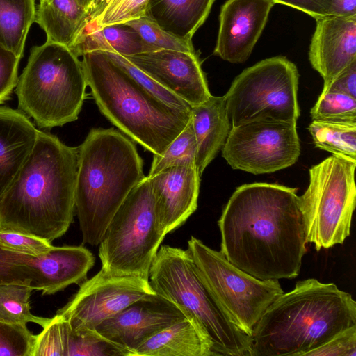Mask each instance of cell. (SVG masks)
<instances>
[{"instance_id": "obj_28", "label": "cell", "mask_w": 356, "mask_h": 356, "mask_svg": "<svg viewBox=\"0 0 356 356\" xmlns=\"http://www.w3.org/2000/svg\"><path fill=\"white\" fill-rule=\"evenodd\" d=\"M33 288L24 284H0V321L27 325L33 323L43 327L50 318L31 314L30 296Z\"/></svg>"}, {"instance_id": "obj_37", "label": "cell", "mask_w": 356, "mask_h": 356, "mask_svg": "<svg viewBox=\"0 0 356 356\" xmlns=\"http://www.w3.org/2000/svg\"><path fill=\"white\" fill-rule=\"evenodd\" d=\"M305 356H356V325L339 332Z\"/></svg>"}, {"instance_id": "obj_18", "label": "cell", "mask_w": 356, "mask_h": 356, "mask_svg": "<svg viewBox=\"0 0 356 356\" xmlns=\"http://www.w3.org/2000/svg\"><path fill=\"white\" fill-rule=\"evenodd\" d=\"M316 21L309 60L323 78L324 90L356 61V15H330Z\"/></svg>"}, {"instance_id": "obj_41", "label": "cell", "mask_w": 356, "mask_h": 356, "mask_svg": "<svg viewBox=\"0 0 356 356\" xmlns=\"http://www.w3.org/2000/svg\"><path fill=\"white\" fill-rule=\"evenodd\" d=\"M322 92L343 93L356 99V61L340 73Z\"/></svg>"}, {"instance_id": "obj_43", "label": "cell", "mask_w": 356, "mask_h": 356, "mask_svg": "<svg viewBox=\"0 0 356 356\" xmlns=\"http://www.w3.org/2000/svg\"><path fill=\"white\" fill-rule=\"evenodd\" d=\"M111 0H92L86 8L88 22L97 18L105 10Z\"/></svg>"}, {"instance_id": "obj_12", "label": "cell", "mask_w": 356, "mask_h": 356, "mask_svg": "<svg viewBox=\"0 0 356 356\" xmlns=\"http://www.w3.org/2000/svg\"><path fill=\"white\" fill-rule=\"evenodd\" d=\"M221 150L235 170L260 175L285 169L300 155L296 123L263 120L232 127Z\"/></svg>"}, {"instance_id": "obj_32", "label": "cell", "mask_w": 356, "mask_h": 356, "mask_svg": "<svg viewBox=\"0 0 356 356\" xmlns=\"http://www.w3.org/2000/svg\"><path fill=\"white\" fill-rule=\"evenodd\" d=\"M125 24L135 30L146 43L157 49L195 51L192 40L184 39L165 31L145 15L127 21Z\"/></svg>"}, {"instance_id": "obj_25", "label": "cell", "mask_w": 356, "mask_h": 356, "mask_svg": "<svg viewBox=\"0 0 356 356\" xmlns=\"http://www.w3.org/2000/svg\"><path fill=\"white\" fill-rule=\"evenodd\" d=\"M34 22L47 42L70 48L88 23L86 9L77 0H40Z\"/></svg>"}, {"instance_id": "obj_24", "label": "cell", "mask_w": 356, "mask_h": 356, "mask_svg": "<svg viewBox=\"0 0 356 356\" xmlns=\"http://www.w3.org/2000/svg\"><path fill=\"white\" fill-rule=\"evenodd\" d=\"M215 0H149L145 15L165 31L192 40Z\"/></svg>"}, {"instance_id": "obj_23", "label": "cell", "mask_w": 356, "mask_h": 356, "mask_svg": "<svg viewBox=\"0 0 356 356\" xmlns=\"http://www.w3.org/2000/svg\"><path fill=\"white\" fill-rule=\"evenodd\" d=\"M76 56L92 51H113L124 56L158 50L125 23L98 26L88 22L69 48Z\"/></svg>"}, {"instance_id": "obj_15", "label": "cell", "mask_w": 356, "mask_h": 356, "mask_svg": "<svg viewBox=\"0 0 356 356\" xmlns=\"http://www.w3.org/2000/svg\"><path fill=\"white\" fill-rule=\"evenodd\" d=\"M124 57L191 107L211 96L195 51L158 49Z\"/></svg>"}, {"instance_id": "obj_44", "label": "cell", "mask_w": 356, "mask_h": 356, "mask_svg": "<svg viewBox=\"0 0 356 356\" xmlns=\"http://www.w3.org/2000/svg\"><path fill=\"white\" fill-rule=\"evenodd\" d=\"M80 4L83 6L86 9L89 6L92 0H77Z\"/></svg>"}, {"instance_id": "obj_14", "label": "cell", "mask_w": 356, "mask_h": 356, "mask_svg": "<svg viewBox=\"0 0 356 356\" xmlns=\"http://www.w3.org/2000/svg\"><path fill=\"white\" fill-rule=\"evenodd\" d=\"M154 294L149 280L99 270L81 283L77 292L57 313L73 331L95 330L133 302Z\"/></svg>"}, {"instance_id": "obj_42", "label": "cell", "mask_w": 356, "mask_h": 356, "mask_svg": "<svg viewBox=\"0 0 356 356\" xmlns=\"http://www.w3.org/2000/svg\"><path fill=\"white\" fill-rule=\"evenodd\" d=\"M330 15L341 17L356 15V0H332Z\"/></svg>"}, {"instance_id": "obj_36", "label": "cell", "mask_w": 356, "mask_h": 356, "mask_svg": "<svg viewBox=\"0 0 356 356\" xmlns=\"http://www.w3.org/2000/svg\"><path fill=\"white\" fill-rule=\"evenodd\" d=\"M149 0H111L103 13L95 20L98 26L125 23L145 15Z\"/></svg>"}, {"instance_id": "obj_9", "label": "cell", "mask_w": 356, "mask_h": 356, "mask_svg": "<svg viewBox=\"0 0 356 356\" xmlns=\"http://www.w3.org/2000/svg\"><path fill=\"white\" fill-rule=\"evenodd\" d=\"M355 168L356 160L332 154L309 170V185L299 204L307 242L317 251L343 244L350 234Z\"/></svg>"}, {"instance_id": "obj_26", "label": "cell", "mask_w": 356, "mask_h": 356, "mask_svg": "<svg viewBox=\"0 0 356 356\" xmlns=\"http://www.w3.org/2000/svg\"><path fill=\"white\" fill-rule=\"evenodd\" d=\"M35 13V0H0V44L19 58Z\"/></svg>"}, {"instance_id": "obj_31", "label": "cell", "mask_w": 356, "mask_h": 356, "mask_svg": "<svg viewBox=\"0 0 356 356\" xmlns=\"http://www.w3.org/2000/svg\"><path fill=\"white\" fill-rule=\"evenodd\" d=\"M310 114L316 121L356 122V99L343 93L321 92Z\"/></svg>"}, {"instance_id": "obj_11", "label": "cell", "mask_w": 356, "mask_h": 356, "mask_svg": "<svg viewBox=\"0 0 356 356\" xmlns=\"http://www.w3.org/2000/svg\"><path fill=\"white\" fill-rule=\"evenodd\" d=\"M188 250L203 284L232 321L251 337L266 309L284 293L279 281L248 274L194 236L188 241Z\"/></svg>"}, {"instance_id": "obj_13", "label": "cell", "mask_w": 356, "mask_h": 356, "mask_svg": "<svg viewBox=\"0 0 356 356\" xmlns=\"http://www.w3.org/2000/svg\"><path fill=\"white\" fill-rule=\"evenodd\" d=\"M95 257L83 245L54 246L33 255L0 244V284L28 285L43 295L54 294L86 280Z\"/></svg>"}, {"instance_id": "obj_5", "label": "cell", "mask_w": 356, "mask_h": 356, "mask_svg": "<svg viewBox=\"0 0 356 356\" xmlns=\"http://www.w3.org/2000/svg\"><path fill=\"white\" fill-rule=\"evenodd\" d=\"M87 86L101 113L122 133L161 155L191 120V111L169 106L139 86L103 51L81 60Z\"/></svg>"}, {"instance_id": "obj_39", "label": "cell", "mask_w": 356, "mask_h": 356, "mask_svg": "<svg viewBox=\"0 0 356 356\" xmlns=\"http://www.w3.org/2000/svg\"><path fill=\"white\" fill-rule=\"evenodd\" d=\"M20 58L0 44V105L10 99L16 88Z\"/></svg>"}, {"instance_id": "obj_17", "label": "cell", "mask_w": 356, "mask_h": 356, "mask_svg": "<svg viewBox=\"0 0 356 356\" xmlns=\"http://www.w3.org/2000/svg\"><path fill=\"white\" fill-rule=\"evenodd\" d=\"M274 5L272 0H227L220 9L213 54L232 63L245 62Z\"/></svg>"}, {"instance_id": "obj_22", "label": "cell", "mask_w": 356, "mask_h": 356, "mask_svg": "<svg viewBox=\"0 0 356 356\" xmlns=\"http://www.w3.org/2000/svg\"><path fill=\"white\" fill-rule=\"evenodd\" d=\"M133 356H215L197 322L185 317L157 332L135 349Z\"/></svg>"}, {"instance_id": "obj_27", "label": "cell", "mask_w": 356, "mask_h": 356, "mask_svg": "<svg viewBox=\"0 0 356 356\" xmlns=\"http://www.w3.org/2000/svg\"><path fill=\"white\" fill-rule=\"evenodd\" d=\"M308 130L317 148L356 160V122L313 120Z\"/></svg>"}, {"instance_id": "obj_8", "label": "cell", "mask_w": 356, "mask_h": 356, "mask_svg": "<svg viewBox=\"0 0 356 356\" xmlns=\"http://www.w3.org/2000/svg\"><path fill=\"white\" fill-rule=\"evenodd\" d=\"M166 234L157 219L150 180L145 177L120 206L99 243L100 270L149 280Z\"/></svg>"}, {"instance_id": "obj_35", "label": "cell", "mask_w": 356, "mask_h": 356, "mask_svg": "<svg viewBox=\"0 0 356 356\" xmlns=\"http://www.w3.org/2000/svg\"><path fill=\"white\" fill-rule=\"evenodd\" d=\"M35 338L26 325L0 321V356H31Z\"/></svg>"}, {"instance_id": "obj_7", "label": "cell", "mask_w": 356, "mask_h": 356, "mask_svg": "<svg viewBox=\"0 0 356 356\" xmlns=\"http://www.w3.org/2000/svg\"><path fill=\"white\" fill-rule=\"evenodd\" d=\"M149 282L159 296L177 305L209 339L215 356H250L251 338L229 318L197 275L188 250L162 245Z\"/></svg>"}, {"instance_id": "obj_16", "label": "cell", "mask_w": 356, "mask_h": 356, "mask_svg": "<svg viewBox=\"0 0 356 356\" xmlns=\"http://www.w3.org/2000/svg\"><path fill=\"white\" fill-rule=\"evenodd\" d=\"M185 317L177 305L156 293L133 302L95 330L133 356L135 349L149 337Z\"/></svg>"}, {"instance_id": "obj_20", "label": "cell", "mask_w": 356, "mask_h": 356, "mask_svg": "<svg viewBox=\"0 0 356 356\" xmlns=\"http://www.w3.org/2000/svg\"><path fill=\"white\" fill-rule=\"evenodd\" d=\"M38 131L19 109L0 106V197L30 154Z\"/></svg>"}, {"instance_id": "obj_3", "label": "cell", "mask_w": 356, "mask_h": 356, "mask_svg": "<svg viewBox=\"0 0 356 356\" xmlns=\"http://www.w3.org/2000/svg\"><path fill=\"white\" fill-rule=\"evenodd\" d=\"M356 325V302L334 283L298 281L278 296L255 325L250 356H305Z\"/></svg>"}, {"instance_id": "obj_34", "label": "cell", "mask_w": 356, "mask_h": 356, "mask_svg": "<svg viewBox=\"0 0 356 356\" xmlns=\"http://www.w3.org/2000/svg\"><path fill=\"white\" fill-rule=\"evenodd\" d=\"M103 52L150 94L170 106L181 111H191V107L188 103L163 88L152 77L132 64L124 56L113 51Z\"/></svg>"}, {"instance_id": "obj_38", "label": "cell", "mask_w": 356, "mask_h": 356, "mask_svg": "<svg viewBox=\"0 0 356 356\" xmlns=\"http://www.w3.org/2000/svg\"><path fill=\"white\" fill-rule=\"evenodd\" d=\"M0 244L33 255L45 254L54 247L47 240L10 230H0Z\"/></svg>"}, {"instance_id": "obj_2", "label": "cell", "mask_w": 356, "mask_h": 356, "mask_svg": "<svg viewBox=\"0 0 356 356\" xmlns=\"http://www.w3.org/2000/svg\"><path fill=\"white\" fill-rule=\"evenodd\" d=\"M78 147L39 129L35 143L0 197V230L49 242L64 235L75 211Z\"/></svg>"}, {"instance_id": "obj_1", "label": "cell", "mask_w": 356, "mask_h": 356, "mask_svg": "<svg viewBox=\"0 0 356 356\" xmlns=\"http://www.w3.org/2000/svg\"><path fill=\"white\" fill-rule=\"evenodd\" d=\"M298 188L252 183L236 188L218 221L220 252L263 280L296 277L307 252Z\"/></svg>"}, {"instance_id": "obj_33", "label": "cell", "mask_w": 356, "mask_h": 356, "mask_svg": "<svg viewBox=\"0 0 356 356\" xmlns=\"http://www.w3.org/2000/svg\"><path fill=\"white\" fill-rule=\"evenodd\" d=\"M35 335L31 356H67V341L70 325L60 314L49 318Z\"/></svg>"}, {"instance_id": "obj_6", "label": "cell", "mask_w": 356, "mask_h": 356, "mask_svg": "<svg viewBox=\"0 0 356 356\" xmlns=\"http://www.w3.org/2000/svg\"><path fill=\"white\" fill-rule=\"evenodd\" d=\"M87 86L81 60L68 47L49 42L31 49L19 76L18 109L40 129L77 120Z\"/></svg>"}, {"instance_id": "obj_19", "label": "cell", "mask_w": 356, "mask_h": 356, "mask_svg": "<svg viewBox=\"0 0 356 356\" xmlns=\"http://www.w3.org/2000/svg\"><path fill=\"white\" fill-rule=\"evenodd\" d=\"M200 176L194 165L168 168L149 177L157 219L166 234L184 224L197 209Z\"/></svg>"}, {"instance_id": "obj_30", "label": "cell", "mask_w": 356, "mask_h": 356, "mask_svg": "<svg viewBox=\"0 0 356 356\" xmlns=\"http://www.w3.org/2000/svg\"><path fill=\"white\" fill-rule=\"evenodd\" d=\"M130 356L122 346L95 330L69 331L67 356Z\"/></svg>"}, {"instance_id": "obj_29", "label": "cell", "mask_w": 356, "mask_h": 356, "mask_svg": "<svg viewBox=\"0 0 356 356\" xmlns=\"http://www.w3.org/2000/svg\"><path fill=\"white\" fill-rule=\"evenodd\" d=\"M197 143L191 120L183 131L168 145L161 155L153 154L147 175L151 177L168 168L196 165Z\"/></svg>"}, {"instance_id": "obj_21", "label": "cell", "mask_w": 356, "mask_h": 356, "mask_svg": "<svg viewBox=\"0 0 356 356\" xmlns=\"http://www.w3.org/2000/svg\"><path fill=\"white\" fill-rule=\"evenodd\" d=\"M191 120L197 143L196 165L201 175L223 147L232 129L224 96L211 95L192 106Z\"/></svg>"}, {"instance_id": "obj_10", "label": "cell", "mask_w": 356, "mask_h": 356, "mask_svg": "<svg viewBox=\"0 0 356 356\" xmlns=\"http://www.w3.org/2000/svg\"><path fill=\"white\" fill-rule=\"evenodd\" d=\"M298 79L296 65L284 56L245 69L224 95L232 127L263 120L296 123Z\"/></svg>"}, {"instance_id": "obj_40", "label": "cell", "mask_w": 356, "mask_h": 356, "mask_svg": "<svg viewBox=\"0 0 356 356\" xmlns=\"http://www.w3.org/2000/svg\"><path fill=\"white\" fill-rule=\"evenodd\" d=\"M305 13L314 19L330 16L332 0H272Z\"/></svg>"}, {"instance_id": "obj_4", "label": "cell", "mask_w": 356, "mask_h": 356, "mask_svg": "<svg viewBox=\"0 0 356 356\" xmlns=\"http://www.w3.org/2000/svg\"><path fill=\"white\" fill-rule=\"evenodd\" d=\"M145 176L134 143L114 128H92L78 147L75 211L83 243L99 245L113 216Z\"/></svg>"}]
</instances>
